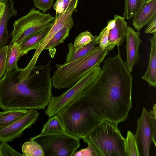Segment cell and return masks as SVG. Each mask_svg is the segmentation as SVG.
<instances>
[{"instance_id":"6da1fadb","label":"cell","mask_w":156,"mask_h":156,"mask_svg":"<svg viewBox=\"0 0 156 156\" xmlns=\"http://www.w3.org/2000/svg\"><path fill=\"white\" fill-rule=\"evenodd\" d=\"M121 57H108L94 82L82 94L97 107L105 120L117 125L126 120L132 108L133 77Z\"/></svg>"},{"instance_id":"7a4b0ae2","label":"cell","mask_w":156,"mask_h":156,"mask_svg":"<svg viewBox=\"0 0 156 156\" xmlns=\"http://www.w3.org/2000/svg\"><path fill=\"white\" fill-rule=\"evenodd\" d=\"M51 63L35 66L23 79L18 76V67L6 72L0 80V108L45 109L52 95Z\"/></svg>"},{"instance_id":"3957f363","label":"cell","mask_w":156,"mask_h":156,"mask_svg":"<svg viewBox=\"0 0 156 156\" xmlns=\"http://www.w3.org/2000/svg\"><path fill=\"white\" fill-rule=\"evenodd\" d=\"M57 114L65 133L80 139L105 120L95 105L83 94L62 108Z\"/></svg>"},{"instance_id":"277c9868","label":"cell","mask_w":156,"mask_h":156,"mask_svg":"<svg viewBox=\"0 0 156 156\" xmlns=\"http://www.w3.org/2000/svg\"><path fill=\"white\" fill-rule=\"evenodd\" d=\"M109 52L99 45L85 56L71 62L56 64V69L51 77L56 89L69 88L82 77L92 68L99 66Z\"/></svg>"},{"instance_id":"5b68a950","label":"cell","mask_w":156,"mask_h":156,"mask_svg":"<svg viewBox=\"0 0 156 156\" xmlns=\"http://www.w3.org/2000/svg\"><path fill=\"white\" fill-rule=\"evenodd\" d=\"M124 139L117 125L105 119L82 138L97 156H125Z\"/></svg>"},{"instance_id":"8992f818","label":"cell","mask_w":156,"mask_h":156,"mask_svg":"<svg viewBox=\"0 0 156 156\" xmlns=\"http://www.w3.org/2000/svg\"><path fill=\"white\" fill-rule=\"evenodd\" d=\"M54 20L55 17L50 13H44L32 8L27 14L16 20L13 23L10 44L18 45L27 37L53 25Z\"/></svg>"},{"instance_id":"52a82bcc","label":"cell","mask_w":156,"mask_h":156,"mask_svg":"<svg viewBox=\"0 0 156 156\" xmlns=\"http://www.w3.org/2000/svg\"><path fill=\"white\" fill-rule=\"evenodd\" d=\"M41 147L45 156H72L80 146V139L66 133L42 134L30 138Z\"/></svg>"},{"instance_id":"ba28073f","label":"cell","mask_w":156,"mask_h":156,"mask_svg":"<svg viewBox=\"0 0 156 156\" xmlns=\"http://www.w3.org/2000/svg\"><path fill=\"white\" fill-rule=\"evenodd\" d=\"M101 68L95 66L90 69L70 88L58 96H52L45 111L50 118L57 114L63 107L75 100L95 80Z\"/></svg>"},{"instance_id":"9c48e42d","label":"cell","mask_w":156,"mask_h":156,"mask_svg":"<svg viewBox=\"0 0 156 156\" xmlns=\"http://www.w3.org/2000/svg\"><path fill=\"white\" fill-rule=\"evenodd\" d=\"M78 2V0H73L62 13L55 17L54 24L44 40L35 49V52L32 59L25 68L26 70L30 71L35 66L39 56L48 42L72 18L73 13L76 11Z\"/></svg>"},{"instance_id":"30bf717a","label":"cell","mask_w":156,"mask_h":156,"mask_svg":"<svg viewBox=\"0 0 156 156\" xmlns=\"http://www.w3.org/2000/svg\"><path fill=\"white\" fill-rule=\"evenodd\" d=\"M137 129L135 135L139 156H149L150 147L153 142V130L150 112L143 107L137 120Z\"/></svg>"},{"instance_id":"8fae6325","label":"cell","mask_w":156,"mask_h":156,"mask_svg":"<svg viewBox=\"0 0 156 156\" xmlns=\"http://www.w3.org/2000/svg\"><path fill=\"white\" fill-rule=\"evenodd\" d=\"M39 115L36 110L29 109L27 114L22 118L6 127L0 128V142H11L20 136L24 130L35 122Z\"/></svg>"},{"instance_id":"7c38bea8","label":"cell","mask_w":156,"mask_h":156,"mask_svg":"<svg viewBox=\"0 0 156 156\" xmlns=\"http://www.w3.org/2000/svg\"><path fill=\"white\" fill-rule=\"evenodd\" d=\"M140 31H135L131 27L128 26L126 38V59L125 65L130 73L135 65L140 60L139 49L142 41L140 38Z\"/></svg>"},{"instance_id":"4fadbf2b","label":"cell","mask_w":156,"mask_h":156,"mask_svg":"<svg viewBox=\"0 0 156 156\" xmlns=\"http://www.w3.org/2000/svg\"><path fill=\"white\" fill-rule=\"evenodd\" d=\"M115 21L114 27L109 32L108 41L110 45L107 47L109 51L112 50L116 46L122 45L126 38L127 29V23L123 17L115 15L114 19Z\"/></svg>"},{"instance_id":"5bb4252c","label":"cell","mask_w":156,"mask_h":156,"mask_svg":"<svg viewBox=\"0 0 156 156\" xmlns=\"http://www.w3.org/2000/svg\"><path fill=\"white\" fill-rule=\"evenodd\" d=\"M156 15V0H146L142 7L133 17V25L137 31H140Z\"/></svg>"},{"instance_id":"9a60e30c","label":"cell","mask_w":156,"mask_h":156,"mask_svg":"<svg viewBox=\"0 0 156 156\" xmlns=\"http://www.w3.org/2000/svg\"><path fill=\"white\" fill-rule=\"evenodd\" d=\"M4 11L0 17V49L5 46L11 37L7 28L8 21L12 16H16L17 10L14 7L12 0H4Z\"/></svg>"},{"instance_id":"2e32d148","label":"cell","mask_w":156,"mask_h":156,"mask_svg":"<svg viewBox=\"0 0 156 156\" xmlns=\"http://www.w3.org/2000/svg\"><path fill=\"white\" fill-rule=\"evenodd\" d=\"M53 25L48 26L27 37L17 45L22 55H26L30 50L35 49L44 40Z\"/></svg>"},{"instance_id":"e0dca14e","label":"cell","mask_w":156,"mask_h":156,"mask_svg":"<svg viewBox=\"0 0 156 156\" xmlns=\"http://www.w3.org/2000/svg\"><path fill=\"white\" fill-rule=\"evenodd\" d=\"M151 49L147 70L141 78L153 87L156 86V33L150 38Z\"/></svg>"},{"instance_id":"ac0fdd59","label":"cell","mask_w":156,"mask_h":156,"mask_svg":"<svg viewBox=\"0 0 156 156\" xmlns=\"http://www.w3.org/2000/svg\"><path fill=\"white\" fill-rule=\"evenodd\" d=\"M100 40V38L97 37L90 43L78 48H76L72 43L68 44L67 46L69 51L65 63L71 62L87 54L99 44Z\"/></svg>"},{"instance_id":"d6986e66","label":"cell","mask_w":156,"mask_h":156,"mask_svg":"<svg viewBox=\"0 0 156 156\" xmlns=\"http://www.w3.org/2000/svg\"><path fill=\"white\" fill-rule=\"evenodd\" d=\"M28 112L26 109H13L0 112V128L6 127L22 118Z\"/></svg>"},{"instance_id":"ffe728a7","label":"cell","mask_w":156,"mask_h":156,"mask_svg":"<svg viewBox=\"0 0 156 156\" xmlns=\"http://www.w3.org/2000/svg\"><path fill=\"white\" fill-rule=\"evenodd\" d=\"M72 18L58 31L48 42L44 49L50 50L63 43L68 37L69 31L74 25Z\"/></svg>"},{"instance_id":"44dd1931","label":"cell","mask_w":156,"mask_h":156,"mask_svg":"<svg viewBox=\"0 0 156 156\" xmlns=\"http://www.w3.org/2000/svg\"><path fill=\"white\" fill-rule=\"evenodd\" d=\"M64 128L58 116L56 114L49 118L44 125L40 134H49L65 133Z\"/></svg>"},{"instance_id":"7402d4cb","label":"cell","mask_w":156,"mask_h":156,"mask_svg":"<svg viewBox=\"0 0 156 156\" xmlns=\"http://www.w3.org/2000/svg\"><path fill=\"white\" fill-rule=\"evenodd\" d=\"M22 56L16 43L9 44L7 50L6 72L17 68V62Z\"/></svg>"},{"instance_id":"603a6c76","label":"cell","mask_w":156,"mask_h":156,"mask_svg":"<svg viewBox=\"0 0 156 156\" xmlns=\"http://www.w3.org/2000/svg\"><path fill=\"white\" fill-rule=\"evenodd\" d=\"M146 0H125L123 17L128 20L132 18L140 9Z\"/></svg>"},{"instance_id":"cb8c5ba5","label":"cell","mask_w":156,"mask_h":156,"mask_svg":"<svg viewBox=\"0 0 156 156\" xmlns=\"http://www.w3.org/2000/svg\"><path fill=\"white\" fill-rule=\"evenodd\" d=\"M124 143L125 156H139L135 135L129 130L124 139Z\"/></svg>"},{"instance_id":"d4e9b609","label":"cell","mask_w":156,"mask_h":156,"mask_svg":"<svg viewBox=\"0 0 156 156\" xmlns=\"http://www.w3.org/2000/svg\"><path fill=\"white\" fill-rule=\"evenodd\" d=\"M22 151L23 156H45L41 146L33 140L24 143L22 145Z\"/></svg>"},{"instance_id":"484cf974","label":"cell","mask_w":156,"mask_h":156,"mask_svg":"<svg viewBox=\"0 0 156 156\" xmlns=\"http://www.w3.org/2000/svg\"><path fill=\"white\" fill-rule=\"evenodd\" d=\"M97 36L92 35L88 30L82 32L76 37L73 45L76 48H79L90 43Z\"/></svg>"},{"instance_id":"4316f807","label":"cell","mask_w":156,"mask_h":156,"mask_svg":"<svg viewBox=\"0 0 156 156\" xmlns=\"http://www.w3.org/2000/svg\"><path fill=\"white\" fill-rule=\"evenodd\" d=\"M8 45L0 49V79L6 73V58Z\"/></svg>"},{"instance_id":"83f0119b","label":"cell","mask_w":156,"mask_h":156,"mask_svg":"<svg viewBox=\"0 0 156 156\" xmlns=\"http://www.w3.org/2000/svg\"><path fill=\"white\" fill-rule=\"evenodd\" d=\"M54 0H33L34 6L45 13L53 6Z\"/></svg>"},{"instance_id":"f1b7e54d","label":"cell","mask_w":156,"mask_h":156,"mask_svg":"<svg viewBox=\"0 0 156 156\" xmlns=\"http://www.w3.org/2000/svg\"><path fill=\"white\" fill-rule=\"evenodd\" d=\"M0 144V149L1 156H23V154L19 153L14 150L7 142H2Z\"/></svg>"},{"instance_id":"f546056e","label":"cell","mask_w":156,"mask_h":156,"mask_svg":"<svg viewBox=\"0 0 156 156\" xmlns=\"http://www.w3.org/2000/svg\"><path fill=\"white\" fill-rule=\"evenodd\" d=\"M110 30L106 27H105L98 36L100 38L99 46L102 50H105L109 45L108 42V34Z\"/></svg>"},{"instance_id":"4dcf8cb0","label":"cell","mask_w":156,"mask_h":156,"mask_svg":"<svg viewBox=\"0 0 156 156\" xmlns=\"http://www.w3.org/2000/svg\"><path fill=\"white\" fill-rule=\"evenodd\" d=\"M73 0H57L53 6V8L56 11L55 17L58 16L62 13Z\"/></svg>"},{"instance_id":"1f68e13d","label":"cell","mask_w":156,"mask_h":156,"mask_svg":"<svg viewBox=\"0 0 156 156\" xmlns=\"http://www.w3.org/2000/svg\"><path fill=\"white\" fill-rule=\"evenodd\" d=\"M88 147L75 152L73 156H97V154L92 146L87 144Z\"/></svg>"},{"instance_id":"d6a6232c","label":"cell","mask_w":156,"mask_h":156,"mask_svg":"<svg viewBox=\"0 0 156 156\" xmlns=\"http://www.w3.org/2000/svg\"><path fill=\"white\" fill-rule=\"evenodd\" d=\"M150 112L151 124L153 130V142L156 146V105H154L152 110Z\"/></svg>"},{"instance_id":"836d02e7","label":"cell","mask_w":156,"mask_h":156,"mask_svg":"<svg viewBox=\"0 0 156 156\" xmlns=\"http://www.w3.org/2000/svg\"><path fill=\"white\" fill-rule=\"evenodd\" d=\"M145 32L146 33L149 34L156 33V15L148 23Z\"/></svg>"},{"instance_id":"e575fe53","label":"cell","mask_w":156,"mask_h":156,"mask_svg":"<svg viewBox=\"0 0 156 156\" xmlns=\"http://www.w3.org/2000/svg\"><path fill=\"white\" fill-rule=\"evenodd\" d=\"M115 24V21L114 19L109 20L108 22L107 26L106 27L110 30L114 27Z\"/></svg>"},{"instance_id":"d590c367","label":"cell","mask_w":156,"mask_h":156,"mask_svg":"<svg viewBox=\"0 0 156 156\" xmlns=\"http://www.w3.org/2000/svg\"><path fill=\"white\" fill-rule=\"evenodd\" d=\"M5 7L4 3L0 2V17L4 11Z\"/></svg>"},{"instance_id":"8d00e7d4","label":"cell","mask_w":156,"mask_h":156,"mask_svg":"<svg viewBox=\"0 0 156 156\" xmlns=\"http://www.w3.org/2000/svg\"><path fill=\"white\" fill-rule=\"evenodd\" d=\"M0 2H4V0H0Z\"/></svg>"},{"instance_id":"74e56055","label":"cell","mask_w":156,"mask_h":156,"mask_svg":"<svg viewBox=\"0 0 156 156\" xmlns=\"http://www.w3.org/2000/svg\"><path fill=\"white\" fill-rule=\"evenodd\" d=\"M0 156H1V151H0Z\"/></svg>"}]
</instances>
